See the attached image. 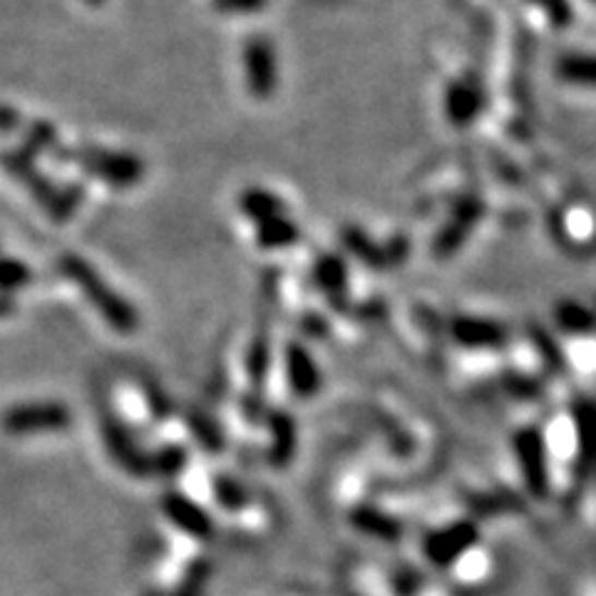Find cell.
Segmentation results:
<instances>
[{
    "mask_svg": "<svg viewBox=\"0 0 596 596\" xmlns=\"http://www.w3.org/2000/svg\"><path fill=\"white\" fill-rule=\"evenodd\" d=\"M58 269L85 294L90 306L103 315L107 326L120 333H132L140 329V313L134 311V306L124 301L112 286H107L105 278L97 274L90 261L78 254H62Z\"/></svg>",
    "mask_w": 596,
    "mask_h": 596,
    "instance_id": "1",
    "label": "cell"
},
{
    "mask_svg": "<svg viewBox=\"0 0 596 596\" xmlns=\"http://www.w3.org/2000/svg\"><path fill=\"white\" fill-rule=\"evenodd\" d=\"M52 157L58 162H65V165H75L87 177H93L97 182L112 189L138 187L144 179V171H147L144 159L132 155V152L95 147V144H80V147H65V144H60V150Z\"/></svg>",
    "mask_w": 596,
    "mask_h": 596,
    "instance_id": "2",
    "label": "cell"
},
{
    "mask_svg": "<svg viewBox=\"0 0 596 596\" xmlns=\"http://www.w3.org/2000/svg\"><path fill=\"white\" fill-rule=\"evenodd\" d=\"M243 78L251 97L259 103L274 97L278 87V58L269 35H249V40L243 43Z\"/></svg>",
    "mask_w": 596,
    "mask_h": 596,
    "instance_id": "3",
    "label": "cell"
},
{
    "mask_svg": "<svg viewBox=\"0 0 596 596\" xmlns=\"http://www.w3.org/2000/svg\"><path fill=\"white\" fill-rule=\"evenodd\" d=\"M21 184L28 189L35 204L43 206L45 214H48L56 224L68 222L70 216L78 212V206L85 196V189L80 184L58 187L48 175H43L38 167L31 169L28 175L21 179Z\"/></svg>",
    "mask_w": 596,
    "mask_h": 596,
    "instance_id": "4",
    "label": "cell"
},
{
    "mask_svg": "<svg viewBox=\"0 0 596 596\" xmlns=\"http://www.w3.org/2000/svg\"><path fill=\"white\" fill-rule=\"evenodd\" d=\"M72 415L68 405L62 403H28L15 405L5 410L0 418V426L11 436H28V432H45V430H65L70 428Z\"/></svg>",
    "mask_w": 596,
    "mask_h": 596,
    "instance_id": "5",
    "label": "cell"
},
{
    "mask_svg": "<svg viewBox=\"0 0 596 596\" xmlns=\"http://www.w3.org/2000/svg\"><path fill=\"white\" fill-rule=\"evenodd\" d=\"M487 95L480 78L465 75L450 83L445 93V115L453 128L465 130L477 122V117L485 112Z\"/></svg>",
    "mask_w": 596,
    "mask_h": 596,
    "instance_id": "6",
    "label": "cell"
},
{
    "mask_svg": "<svg viewBox=\"0 0 596 596\" xmlns=\"http://www.w3.org/2000/svg\"><path fill=\"white\" fill-rule=\"evenodd\" d=\"M162 510H165V514L171 520V525H177L179 529L187 532V535H192L196 539H210L214 535L210 514H206L192 500H187L184 494H177V492L165 494V500H162Z\"/></svg>",
    "mask_w": 596,
    "mask_h": 596,
    "instance_id": "7",
    "label": "cell"
},
{
    "mask_svg": "<svg viewBox=\"0 0 596 596\" xmlns=\"http://www.w3.org/2000/svg\"><path fill=\"white\" fill-rule=\"evenodd\" d=\"M482 210H485V206L477 196H463V199H460V202L455 204L453 214H450L448 227L442 229L440 239H438V249L442 251V254H450V251H455L460 243L465 241L469 229H473L475 224L480 222Z\"/></svg>",
    "mask_w": 596,
    "mask_h": 596,
    "instance_id": "8",
    "label": "cell"
},
{
    "mask_svg": "<svg viewBox=\"0 0 596 596\" xmlns=\"http://www.w3.org/2000/svg\"><path fill=\"white\" fill-rule=\"evenodd\" d=\"M555 75L564 85L596 90V52H562L555 62Z\"/></svg>",
    "mask_w": 596,
    "mask_h": 596,
    "instance_id": "9",
    "label": "cell"
},
{
    "mask_svg": "<svg viewBox=\"0 0 596 596\" xmlns=\"http://www.w3.org/2000/svg\"><path fill=\"white\" fill-rule=\"evenodd\" d=\"M237 206H239V212L254 224L269 222V219H274V216L286 214L284 199L264 187L243 189L237 199Z\"/></svg>",
    "mask_w": 596,
    "mask_h": 596,
    "instance_id": "10",
    "label": "cell"
},
{
    "mask_svg": "<svg viewBox=\"0 0 596 596\" xmlns=\"http://www.w3.org/2000/svg\"><path fill=\"white\" fill-rule=\"evenodd\" d=\"M105 436H107V445H110L112 455L117 457V463H122L124 467L130 469V473H138V475L152 473V460L144 457L140 450L134 448V442L130 440L128 432H124L120 426H112V422H107Z\"/></svg>",
    "mask_w": 596,
    "mask_h": 596,
    "instance_id": "11",
    "label": "cell"
},
{
    "mask_svg": "<svg viewBox=\"0 0 596 596\" xmlns=\"http://www.w3.org/2000/svg\"><path fill=\"white\" fill-rule=\"evenodd\" d=\"M301 241V227L286 214L257 224V243L261 249H288Z\"/></svg>",
    "mask_w": 596,
    "mask_h": 596,
    "instance_id": "12",
    "label": "cell"
},
{
    "mask_svg": "<svg viewBox=\"0 0 596 596\" xmlns=\"http://www.w3.org/2000/svg\"><path fill=\"white\" fill-rule=\"evenodd\" d=\"M60 144L62 142L58 138L56 124L48 122V120H35L28 124V128H25L21 147L28 152V155L38 159L43 155H56V152L60 150Z\"/></svg>",
    "mask_w": 596,
    "mask_h": 596,
    "instance_id": "13",
    "label": "cell"
},
{
    "mask_svg": "<svg viewBox=\"0 0 596 596\" xmlns=\"http://www.w3.org/2000/svg\"><path fill=\"white\" fill-rule=\"evenodd\" d=\"M313 276H315V284L333 296L343 291V286H346V266H343V261L333 254H323L319 261H315Z\"/></svg>",
    "mask_w": 596,
    "mask_h": 596,
    "instance_id": "14",
    "label": "cell"
},
{
    "mask_svg": "<svg viewBox=\"0 0 596 596\" xmlns=\"http://www.w3.org/2000/svg\"><path fill=\"white\" fill-rule=\"evenodd\" d=\"M33 282V271L21 259L0 257V294L11 296L17 288H25Z\"/></svg>",
    "mask_w": 596,
    "mask_h": 596,
    "instance_id": "15",
    "label": "cell"
},
{
    "mask_svg": "<svg viewBox=\"0 0 596 596\" xmlns=\"http://www.w3.org/2000/svg\"><path fill=\"white\" fill-rule=\"evenodd\" d=\"M532 5H537L541 13L547 15V21L552 23V28L564 31L574 21V11L569 0H529Z\"/></svg>",
    "mask_w": 596,
    "mask_h": 596,
    "instance_id": "16",
    "label": "cell"
},
{
    "mask_svg": "<svg viewBox=\"0 0 596 596\" xmlns=\"http://www.w3.org/2000/svg\"><path fill=\"white\" fill-rule=\"evenodd\" d=\"M343 243H346V247L354 251V254H358L360 259H366V261H370V264H376V257H378L376 243L370 241L358 227L343 229Z\"/></svg>",
    "mask_w": 596,
    "mask_h": 596,
    "instance_id": "17",
    "label": "cell"
},
{
    "mask_svg": "<svg viewBox=\"0 0 596 596\" xmlns=\"http://www.w3.org/2000/svg\"><path fill=\"white\" fill-rule=\"evenodd\" d=\"M187 463V453L182 448H167L162 450L157 460H152V469H159L162 475H175Z\"/></svg>",
    "mask_w": 596,
    "mask_h": 596,
    "instance_id": "18",
    "label": "cell"
},
{
    "mask_svg": "<svg viewBox=\"0 0 596 596\" xmlns=\"http://www.w3.org/2000/svg\"><path fill=\"white\" fill-rule=\"evenodd\" d=\"M214 492L216 500H219L224 508H241L243 504V492L237 482H231L229 477H216L214 480Z\"/></svg>",
    "mask_w": 596,
    "mask_h": 596,
    "instance_id": "19",
    "label": "cell"
},
{
    "mask_svg": "<svg viewBox=\"0 0 596 596\" xmlns=\"http://www.w3.org/2000/svg\"><path fill=\"white\" fill-rule=\"evenodd\" d=\"M269 0H214V11L227 15H243V13H259L264 11Z\"/></svg>",
    "mask_w": 596,
    "mask_h": 596,
    "instance_id": "20",
    "label": "cell"
},
{
    "mask_svg": "<svg viewBox=\"0 0 596 596\" xmlns=\"http://www.w3.org/2000/svg\"><path fill=\"white\" fill-rule=\"evenodd\" d=\"M23 128V115L11 105H0V134H11Z\"/></svg>",
    "mask_w": 596,
    "mask_h": 596,
    "instance_id": "21",
    "label": "cell"
},
{
    "mask_svg": "<svg viewBox=\"0 0 596 596\" xmlns=\"http://www.w3.org/2000/svg\"><path fill=\"white\" fill-rule=\"evenodd\" d=\"M15 311V301L13 296L0 294V319H5V315H11Z\"/></svg>",
    "mask_w": 596,
    "mask_h": 596,
    "instance_id": "22",
    "label": "cell"
},
{
    "mask_svg": "<svg viewBox=\"0 0 596 596\" xmlns=\"http://www.w3.org/2000/svg\"><path fill=\"white\" fill-rule=\"evenodd\" d=\"M87 5H93V8H99V5H105V0H85Z\"/></svg>",
    "mask_w": 596,
    "mask_h": 596,
    "instance_id": "23",
    "label": "cell"
},
{
    "mask_svg": "<svg viewBox=\"0 0 596 596\" xmlns=\"http://www.w3.org/2000/svg\"><path fill=\"white\" fill-rule=\"evenodd\" d=\"M589 3H594V5H596V0H589Z\"/></svg>",
    "mask_w": 596,
    "mask_h": 596,
    "instance_id": "24",
    "label": "cell"
}]
</instances>
